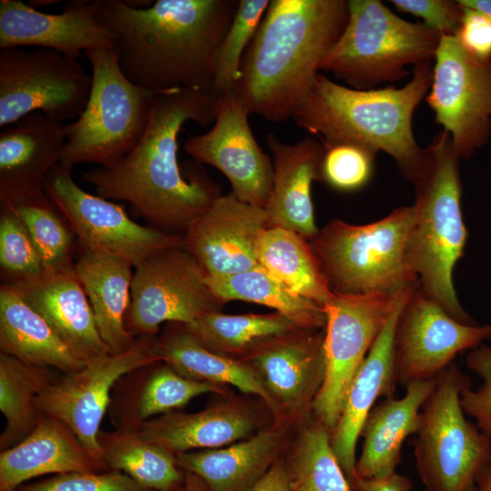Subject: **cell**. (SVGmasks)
<instances>
[{"instance_id": "484cf974", "label": "cell", "mask_w": 491, "mask_h": 491, "mask_svg": "<svg viewBox=\"0 0 491 491\" xmlns=\"http://www.w3.org/2000/svg\"><path fill=\"white\" fill-rule=\"evenodd\" d=\"M97 471L74 431L41 415L33 432L1 451L0 491H17L25 481L47 474Z\"/></svg>"}, {"instance_id": "8fae6325", "label": "cell", "mask_w": 491, "mask_h": 491, "mask_svg": "<svg viewBox=\"0 0 491 491\" xmlns=\"http://www.w3.org/2000/svg\"><path fill=\"white\" fill-rule=\"evenodd\" d=\"M92 75L76 59L56 51L22 47L0 51V125L41 112L60 123L84 111Z\"/></svg>"}, {"instance_id": "44dd1931", "label": "cell", "mask_w": 491, "mask_h": 491, "mask_svg": "<svg viewBox=\"0 0 491 491\" xmlns=\"http://www.w3.org/2000/svg\"><path fill=\"white\" fill-rule=\"evenodd\" d=\"M65 125L41 112L29 114L0 134V202L45 193V181L59 164Z\"/></svg>"}, {"instance_id": "d6986e66", "label": "cell", "mask_w": 491, "mask_h": 491, "mask_svg": "<svg viewBox=\"0 0 491 491\" xmlns=\"http://www.w3.org/2000/svg\"><path fill=\"white\" fill-rule=\"evenodd\" d=\"M101 0H73L45 14L20 0L0 1V48L34 46L77 59L83 51L115 48V36L96 18Z\"/></svg>"}, {"instance_id": "7a4b0ae2", "label": "cell", "mask_w": 491, "mask_h": 491, "mask_svg": "<svg viewBox=\"0 0 491 491\" xmlns=\"http://www.w3.org/2000/svg\"><path fill=\"white\" fill-rule=\"evenodd\" d=\"M239 0H157L136 9L101 0L97 20L115 36L125 76L153 93L211 94L216 57Z\"/></svg>"}, {"instance_id": "4316f807", "label": "cell", "mask_w": 491, "mask_h": 491, "mask_svg": "<svg viewBox=\"0 0 491 491\" xmlns=\"http://www.w3.org/2000/svg\"><path fill=\"white\" fill-rule=\"evenodd\" d=\"M132 265L105 253L84 251L74 270L91 306L99 334L113 355L135 339L125 326L131 301Z\"/></svg>"}, {"instance_id": "83f0119b", "label": "cell", "mask_w": 491, "mask_h": 491, "mask_svg": "<svg viewBox=\"0 0 491 491\" xmlns=\"http://www.w3.org/2000/svg\"><path fill=\"white\" fill-rule=\"evenodd\" d=\"M256 425L245 407L223 404L196 413H166L135 429L143 438L175 455L238 442L250 435Z\"/></svg>"}, {"instance_id": "7bdbcfd3", "label": "cell", "mask_w": 491, "mask_h": 491, "mask_svg": "<svg viewBox=\"0 0 491 491\" xmlns=\"http://www.w3.org/2000/svg\"><path fill=\"white\" fill-rule=\"evenodd\" d=\"M468 368L482 379L476 389H463L461 406L466 415L476 421L482 433L491 437V347L482 344L470 350L466 358Z\"/></svg>"}, {"instance_id": "e0dca14e", "label": "cell", "mask_w": 491, "mask_h": 491, "mask_svg": "<svg viewBox=\"0 0 491 491\" xmlns=\"http://www.w3.org/2000/svg\"><path fill=\"white\" fill-rule=\"evenodd\" d=\"M249 115L235 93L217 97L214 126L203 135L189 137L184 149L196 163L222 172L237 198L265 208L272 189L274 166L252 133Z\"/></svg>"}, {"instance_id": "b9f144b4", "label": "cell", "mask_w": 491, "mask_h": 491, "mask_svg": "<svg viewBox=\"0 0 491 491\" xmlns=\"http://www.w3.org/2000/svg\"><path fill=\"white\" fill-rule=\"evenodd\" d=\"M375 155L354 144L326 146L321 163V180L339 191L362 188L371 179Z\"/></svg>"}, {"instance_id": "74e56055", "label": "cell", "mask_w": 491, "mask_h": 491, "mask_svg": "<svg viewBox=\"0 0 491 491\" xmlns=\"http://www.w3.org/2000/svg\"><path fill=\"white\" fill-rule=\"evenodd\" d=\"M291 491H351L331 446V431L318 421L305 428L288 473Z\"/></svg>"}, {"instance_id": "836d02e7", "label": "cell", "mask_w": 491, "mask_h": 491, "mask_svg": "<svg viewBox=\"0 0 491 491\" xmlns=\"http://www.w3.org/2000/svg\"><path fill=\"white\" fill-rule=\"evenodd\" d=\"M106 467L127 475L152 491H174L182 475L175 456L143 438L135 428L121 427L98 435Z\"/></svg>"}, {"instance_id": "6da1fadb", "label": "cell", "mask_w": 491, "mask_h": 491, "mask_svg": "<svg viewBox=\"0 0 491 491\" xmlns=\"http://www.w3.org/2000/svg\"><path fill=\"white\" fill-rule=\"evenodd\" d=\"M216 105V96L198 90L155 94L147 127L135 147L114 167L83 172L81 179L105 199L129 203L156 229L184 234L222 194L195 161L186 173L180 168L178 135L186 122L202 126L215 122Z\"/></svg>"}, {"instance_id": "f6af8a7d", "label": "cell", "mask_w": 491, "mask_h": 491, "mask_svg": "<svg viewBox=\"0 0 491 491\" xmlns=\"http://www.w3.org/2000/svg\"><path fill=\"white\" fill-rule=\"evenodd\" d=\"M391 3L397 10L420 17L424 25L441 35L456 33L463 13L457 1L392 0Z\"/></svg>"}, {"instance_id": "bcb514c9", "label": "cell", "mask_w": 491, "mask_h": 491, "mask_svg": "<svg viewBox=\"0 0 491 491\" xmlns=\"http://www.w3.org/2000/svg\"><path fill=\"white\" fill-rule=\"evenodd\" d=\"M460 5L463 13L455 35L474 58L480 62L491 61V17L474 8Z\"/></svg>"}, {"instance_id": "5bb4252c", "label": "cell", "mask_w": 491, "mask_h": 491, "mask_svg": "<svg viewBox=\"0 0 491 491\" xmlns=\"http://www.w3.org/2000/svg\"><path fill=\"white\" fill-rule=\"evenodd\" d=\"M125 326L133 336H153L162 323L188 325L218 311L222 303L208 287L206 275L185 246L156 253L136 266Z\"/></svg>"}, {"instance_id": "e575fe53", "label": "cell", "mask_w": 491, "mask_h": 491, "mask_svg": "<svg viewBox=\"0 0 491 491\" xmlns=\"http://www.w3.org/2000/svg\"><path fill=\"white\" fill-rule=\"evenodd\" d=\"M183 326L204 346L225 356H249L264 344L300 329L276 312L225 315L213 311Z\"/></svg>"}, {"instance_id": "f35d334b", "label": "cell", "mask_w": 491, "mask_h": 491, "mask_svg": "<svg viewBox=\"0 0 491 491\" xmlns=\"http://www.w3.org/2000/svg\"><path fill=\"white\" fill-rule=\"evenodd\" d=\"M269 0H239L232 22L220 44L211 94L235 93L244 55L269 5Z\"/></svg>"}, {"instance_id": "ac0fdd59", "label": "cell", "mask_w": 491, "mask_h": 491, "mask_svg": "<svg viewBox=\"0 0 491 491\" xmlns=\"http://www.w3.org/2000/svg\"><path fill=\"white\" fill-rule=\"evenodd\" d=\"M269 226L265 208L244 202L231 192L217 197L192 220L182 237L185 248L206 276L221 277L260 266L257 245Z\"/></svg>"}, {"instance_id": "3957f363", "label": "cell", "mask_w": 491, "mask_h": 491, "mask_svg": "<svg viewBox=\"0 0 491 491\" xmlns=\"http://www.w3.org/2000/svg\"><path fill=\"white\" fill-rule=\"evenodd\" d=\"M347 18L346 0H271L235 87L248 114L274 123L292 118Z\"/></svg>"}, {"instance_id": "c3c4849f", "label": "cell", "mask_w": 491, "mask_h": 491, "mask_svg": "<svg viewBox=\"0 0 491 491\" xmlns=\"http://www.w3.org/2000/svg\"><path fill=\"white\" fill-rule=\"evenodd\" d=\"M249 491H291L288 472L280 464H276Z\"/></svg>"}, {"instance_id": "cb8c5ba5", "label": "cell", "mask_w": 491, "mask_h": 491, "mask_svg": "<svg viewBox=\"0 0 491 491\" xmlns=\"http://www.w3.org/2000/svg\"><path fill=\"white\" fill-rule=\"evenodd\" d=\"M324 338L317 330L297 329L249 355L274 399L297 407L313 403L325 375Z\"/></svg>"}, {"instance_id": "816d5d0a", "label": "cell", "mask_w": 491, "mask_h": 491, "mask_svg": "<svg viewBox=\"0 0 491 491\" xmlns=\"http://www.w3.org/2000/svg\"><path fill=\"white\" fill-rule=\"evenodd\" d=\"M476 484L477 491H491V464L480 473Z\"/></svg>"}, {"instance_id": "9a60e30c", "label": "cell", "mask_w": 491, "mask_h": 491, "mask_svg": "<svg viewBox=\"0 0 491 491\" xmlns=\"http://www.w3.org/2000/svg\"><path fill=\"white\" fill-rule=\"evenodd\" d=\"M434 61L426 102L457 157L469 158L489 135L491 61L474 58L455 35H441Z\"/></svg>"}, {"instance_id": "db71d44e", "label": "cell", "mask_w": 491, "mask_h": 491, "mask_svg": "<svg viewBox=\"0 0 491 491\" xmlns=\"http://www.w3.org/2000/svg\"><path fill=\"white\" fill-rule=\"evenodd\" d=\"M174 491H182V486H179L178 488H176L175 490Z\"/></svg>"}, {"instance_id": "4dcf8cb0", "label": "cell", "mask_w": 491, "mask_h": 491, "mask_svg": "<svg viewBox=\"0 0 491 491\" xmlns=\"http://www.w3.org/2000/svg\"><path fill=\"white\" fill-rule=\"evenodd\" d=\"M176 325L156 341L161 361L187 378L219 386L231 385L275 406V399L258 372L229 356L206 348L183 325Z\"/></svg>"}, {"instance_id": "2e32d148", "label": "cell", "mask_w": 491, "mask_h": 491, "mask_svg": "<svg viewBox=\"0 0 491 491\" xmlns=\"http://www.w3.org/2000/svg\"><path fill=\"white\" fill-rule=\"evenodd\" d=\"M491 339V323L469 325L452 317L419 286L413 289L397 318L395 371L403 386L436 379L456 356Z\"/></svg>"}, {"instance_id": "60d3db41", "label": "cell", "mask_w": 491, "mask_h": 491, "mask_svg": "<svg viewBox=\"0 0 491 491\" xmlns=\"http://www.w3.org/2000/svg\"><path fill=\"white\" fill-rule=\"evenodd\" d=\"M0 205V266L3 284L13 285L41 277L45 269L26 228L11 207Z\"/></svg>"}, {"instance_id": "7c38bea8", "label": "cell", "mask_w": 491, "mask_h": 491, "mask_svg": "<svg viewBox=\"0 0 491 491\" xmlns=\"http://www.w3.org/2000/svg\"><path fill=\"white\" fill-rule=\"evenodd\" d=\"M156 341L152 336H142L124 353L92 359L81 370L53 381L36 399L41 414L74 431L96 470L106 467L98 435L111 391L123 376L161 362Z\"/></svg>"}, {"instance_id": "4fadbf2b", "label": "cell", "mask_w": 491, "mask_h": 491, "mask_svg": "<svg viewBox=\"0 0 491 491\" xmlns=\"http://www.w3.org/2000/svg\"><path fill=\"white\" fill-rule=\"evenodd\" d=\"M44 190L84 251L113 255L136 266L156 253L184 246L182 235L139 225L121 205L83 190L72 170L60 164L48 174Z\"/></svg>"}, {"instance_id": "8d00e7d4", "label": "cell", "mask_w": 491, "mask_h": 491, "mask_svg": "<svg viewBox=\"0 0 491 491\" xmlns=\"http://www.w3.org/2000/svg\"><path fill=\"white\" fill-rule=\"evenodd\" d=\"M0 204L11 207L23 222L42 258L45 272L74 268V233L45 193Z\"/></svg>"}, {"instance_id": "30bf717a", "label": "cell", "mask_w": 491, "mask_h": 491, "mask_svg": "<svg viewBox=\"0 0 491 491\" xmlns=\"http://www.w3.org/2000/svg\"><path fill=\"white\" fill-rule=\"evenodd\" d=\"M409 287L395 294L334 292L325 304V375L312 408L330 431L340 419L356 372Z\"/></svg>"}, {"instance_id": "8992f818", "label": "cell", "mask_w": 491, "mask_h": 491, "mask_svg": "<svg viewBox=\"0 0 491 491\" xmlns=\"http://www.w3.org/2000/svg\"><path fill=\"white\" fill-rule=\"evenodd\" d=\"M441 35L408 22L379 0H349L345 29L319 70L357 90L376 89L410 74L408 66L432 62Z\"/></svg>"}, {"instance_id": "f1b7e54d", "label": "cell", "mask_w": 491, "mask_h": 491, "mask_svg": "<svg viewBox=\"0 0 491 491\" xmlns=\"http://www.w3.org/2000/svg\"><path fill=\"white\" fill-rule=\"evenodd\" d=\"M0 349L24 363L53 367L65 375L81 370L86 364L71 352L44 317L8 284L0 287Z\"/></svg>"}, {"instance_id": "603a6c76", "label": "cell", "mask_w": 491, "mask_h": 491, "mask_svg": "<svg viewBox=\"0 0 491 491\" xmlns=\"http://www.w3.org/2000/svg\"><path fill=\"white\" fill-rule=\"evenodd\" d=\"M12 286L77 358L87 363L111 354L74 268L45 272L37 279Z\"/></svg>"}, {"instance_id": "ee69618b", "label": "cell", "mask_w": 491, "mask_h": 491, "mask_svg": "<svg viewBox=\"0 0 491 491\" xmlns=\"http://www.w3.org/2000/svg\"><path fill=\"white\" fill-rule=\"evenodd\" d=\"M17 491H152L138 485L127 475L110 471L104 473L72 472L35 482Z\"/></svg>"}, {"instance_id": "ba28073f", "label": "cell", "mask_w": 491, "mask_h": 491, "mask_svg": "<svg viewBox=\"0 0 491 491\" xmlns=\"http://www.w3.org/2000/svg\"><path fill=\"white\" fill-rule=\"evenodd\" d=\"M85 54L92 68V86L80 116L65 125L66 142L59 164L70 170L81 163L109 169L139 143L155 93L125 76L115 48Z\"/></svg>"}, {"instance_id": "f546056e", "label": "cell", "mask_w": 491, "mask_h": 491, "mask_svg": "<svg viewBox=\"0 0 491 491\" xmlns=\"http://www.w3.org/2000/svg\"><path fill=\"white\" fill-rule=\"evenodd\" d=\"M281 436L265 430L224 447L175 454L178 466L196 475L209 491H249L271 467Z\"/></svg>"}, {"instance_id": "681fc988", "label": "cell", "mask_w": 491, "mask_h": 491, "mask_svg": "<svg viewBox=\"0 0 491 491\" xmlns=\"http://www.w3.org/2000/svg\"><path fill=\"white\" fill-rule=\"evenodd\" d=\"M182 491H209L206 485L193 473L186 472L185 485L182 486Z\"/></svg>"}, {"instance_id": "d4e9b609", "label": "cell", "mask_w": 491, "mask_h": 491, "mask_svg": "<svg viewBox=\"0 0 491 491\" xmlns=\"http://www.w3.org/2000/svg\"><path fill=\"white\" fill-rule=\"evenodd\" d=\"M436 382V378L411 383L405 386L403 397H387L374 406L360 432L364 442L356 463V478H380L396 472L402 445L407 436L416 435L421 408Z\"/></svg>"}, {"instance_id": "d590c367", "label": "cell", "mask_w": 491, "mask_h": 491, "mask_svg": "<svg viewBox=\"0 0 491 491\" xmlns=\"http://www.w3.org/2000/svg\"><path fill=\"white\" fill-rule=\"evenodd\" d=\"M48 368L1 353L0 410L6 420L0 436L1 451L18 444L35 428L42 415L36 399L55 381Z\"/></svg>"}, {"instance_id": "52a82bcc", "label": "cell", "mask_w": 491, "mask_h": 491, "mask_svg": "<svg viewBox=\"0 0 491 491\" xmlns=\"http://www.w3.org/2000/svg\"><path fill=\"white\" fill-rule=\"evenodd\" d=\"M412 205L366 225L335 219L310 245L331 290L338 294L389 293L418 284L408 258Z\"/></svg>"}, {"instance_id": "ffe728a7", "label": "cell", "mask_w": 491, "mask_h": 491, "mask_svg": "<svg viewBox=\"0 0 491 491\" xmlns=\"http://www.w3.org/2000/svg\"><path fill=\"white\" fill-rule=\"evenodd\" d=\"M406 290L375 340L349 387L344 410L331 431L334 454L350 486L356 478V447L364 422L379 397L394 396L397 384L395 371V332L397 318L416 287Z\"/></svg>"}, {"instance_id": "f907efd6", "label": "cell", "mask_w": 491, "mask_h": 491, "mask_svg": "<svg viewBox=\"0 0 491 491\" xmlns=\"http://www.w3.org/2000/svg\"><path fill=\"white\" fill-rule=\"evenodd\" d=\"M465 6L478 10L491 17V0H457Z\"/></svg>"}, {"instance_id": "277c9868", "label": "cell", "mask_w": 491, "mask_h": 491, "mask_svg": "<svg viewBox=\"0 0 491 491\" xmlns=\"http://www.w3.org/2000/svg\"><path fill=\"white\" fill-rule=\"evenodd\" d=\"M433 67L426 62L414 67L402 87L357 90L318 73L311 91L292 119L325 147L354 144L376 154L386 153L410 181L419 170L424 148L415 139L412 120L426 97Z\"/></svg>"}, {"instance_id": "7dc6e473", "label": "cell", "mask_w": 491, "mask_h": 491, "mask_svg": "<svg viewBox=\"0 0 491 491\" xmlns=\"http://www.w3.org/2000/svg\"><path fill=\"white\" fill-rule=\"evenodd\" d=\"M412 487L410 479L396 472L380 478L356 477L351 485L356 491H411Z\"/></svg>"}, {"instance_id": "d6a6232c", "label": "cell", "mask_w": 491, "mask_h": 491, "mask_svg": "<svg viewBox=\"0 0 491 491\" xmlns=\"http://www.w3.org/2000/svg\"><path fill=\"white\" fill-rule=\"evenodd\" d=\"M257 259L290 289L323 307L333 296L310 242L294 231L267 227L257 245Z\"/></svg>"}, {"instance_id": "7402d4cb", "label": "cell", "mask_w": 491, "mask_h": 491, "mask_svg": "<svg viewBox=\"0 0 491 491\" xmlns=\"http://www.w3.org/2000/svg\"><path fill=\"white\" fill-rule=\"evenodd\" d=\"M266 140L274 166L272 189L265 207L269 225L294 231L311 241L319 232L311 189L314 181L321 180L324 145L310 137L286 144L272 133Z\"/></svg>"}, {"instance_id": "9c48e42d", "label": "cell", "mask_w": 491, "mask_h": 491, "mask_svg": "<svg viewBox=\"0 0 491 491\" xmlns=\"http://www.w3.org/2000/svg\"><path fill=\"white\" fill-rule=\"evenodd\" d=\"M469 386L453 362L421 408L414 455L426 491H477V478L491 464V437L466 419L461 406V392Z\"/></svg>"}, {"instance_id": "5b68a950", "label": "cell", "mask_w": 491, "mask_h": 491, "mask_svg": "<svg viewBox=\"0 0 491 491\" xmlns=\"http://www.w3.org/2000/svg\"><path fill=\"white\" fill-rule=\"evenodd\" d=\"M458 160L444 130L424 148L421 166L412 180L416 198L407 251L420 288L452 317L474 325L477 323L462 307L453 283V271L467 239Z\"/></svg>"}, {"instance_id": "1f68e13d", "label": "cell", "mask_w": 491, "mask_h": 491, "mask_svg": "<svg viewBox=\"0 0 491 491\" xmlns=\"http://www.w3.org/2000/svg\"><path fill=\"white\" fill-rule=\"evenodd\" d=\"M205 282L222 304L232 300L255 303L276 310L300 329L326 327L323 306L293 291L261 266L232 276H206Z\"/></svg>"}, {"instance_id": "ab89813d", "label": "cell", "mask_w": 491, "mask_h": 491, "mask_svg": "<svg viewBox=\"0 0 491 491\" xmlns=\"http://www.w3.org/2000/svg\"><path fill=\"white\" fill-rule=\"evenodd\" d=\"M224 392L221 386L187 378L165 363L150 374L137 395L134 428L154 416L182 407L195 396Z\"/></svg>"}, {"instance_id": "f5cc1de1", "label": "cell", "mask_w": 491, "mask_h": 491, "mask_svg": "<svg viewBox=\"0 0 491 491\" xmlns=\"http://www.w3.org/2000/svg\"><path fill=\"white\" fill-rule=\"evenodd\" d=\"M60 2L61 1H57V0H33V1L28 2V5L32 6L33 8L36 9V7H39V6H46V5H54Z\"/></svg>"}]
</instances>
